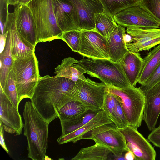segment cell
I'll return each mask as SVG.
<instances>
[{"label":"cell","mask_w":160,"mask_h":160,"mask_svg":"<svg viewBox=\"0 0 160 160\" xmlns=\"http://www.w3.org/2000/svg\"><path fill=\"white\" fill-rule=\"evenodd\" d=\"M77 62L70 57L64 58L61 64L55 68V76L64 77L75 82L79 80H85L86 78L84 75L85 71Z\"/></svg>","instance_id":"22"},{"label":"cell","mask_w":160,"mask_h":160,"mask_svg":"<svg viewBox=\"0 0 160 160\" xmlns=\"http://www.w3.org/2000/svg\"><path fill=\"white\" fill-rule=\"evenodd\" d=\"M113 122L102 108L91 121L74 131L68 134L61 135L57 140L59 144L70 142L75 143L82 139L84 135L89 131L100 125Z\"/></svg>","instance_id":"18"},{"label":"cell","mask_w":160,"mask_h":160,"mask_svg":"<svg viewBox=\"0 0 160 160\" xmlns=\"http://www.w3.org/2000/svg\"><path fill=\"white\" fill-rule=\"evenodd\" d=\"M52 3L57 24L62 32L79 30L78 14L71 3L68 0H52Z\"/></svg>","instance_id":"14"},{"label":"cell","mask_w":160,"mask_h":160,"mask_svg":"<svg viewBox=\"0 0 160 160\" xmlns=\"http://www.w3.org/2000/svg\"><path fill=\"white\" fill-rule=\"evenodd\" d=\"M94 23L95 30L105 38L118 26L113 16L105 12L95 13Z\"/></svg>","instance_id":"27"},{"label":"cell","mask_w":160,"mask_h":160,"mask_svg":"<svg viewBox=\"0 0 160 160\" xmlns=\"http://www.w3.org/2000/svg\"><path fill=\"white\" fill-rule=\"evenodd\" d=\"M6 2L8 5L15 6L19 3L20 0H5Z\"/></svg>","instance_id":"37"},{"label":"cell","mask_w":160,"mask_h":160,"mask_svg":"<svg viewBox=\"0 0 160 160\" xmlns=\"http://www.w3.org/2000/svg\"><path fill=\"white\" fill-rule=\"evenodd\" d=\"M127 33L131 37L126 43L129 51L137 52L148 50L160 44V28L130 27L127 28Z\"/></svg>","instance_id":"10"},{"label":"cell","mask_w":160,"mask_h":160,"mask_svg":"<svg viewBox=\"0 0 160 160\" xmlns=\"http://www.w3.org/2000/svg\"><path fill=\"white\" fill-rule=\"evenodd\" d=\"M143 59L139 52L128 51L120 62L130 84L135 86L142 68Z\"/></svg>","instance_id":"21"},{"label":"cell","mask_w":160,"mask_h":160,"mask_svg":"<svg viewBox=\"0 0 160 160\" xmlns=\"http://www.w3.org/2000/svg\"><path fill=\"white\" fill-rule=\"evenodd\" d=\"M23 115L28 158L33 160H43L48 148L49 123L41 117L31 101L26 102Z\"/></svg>","instance_id":"2"},{"label":"cell","mask_w":160,"mask_h":160,"mask_svg":"<svg viewBox=\"0 0 160 160\" xmlns=\"http://www.w3.org/2000/svg\"><path fill=\"white\" fill-rule=\"evenodd\" d=\"M2 89L11 102L18 108L20 102L18 98L15 76L12 70L9 73L4 87Z\"/></svg>","instance_id":"30"},{"label":"cell","mask_w":160,"mask_h":160,"mask_svg":"<svg viewBox=\"0 0 160 160\" xmlns=\"http://www.w3.org/2000/svg\"><path fill=\"white\" fill-rule=\"evenodd\" d=\"M44 160H51V159L49 158L48 156L45 155Z\"/></svg>","instance_id":"39"},{"label":"cell","mask_w":160,"mask_h":160,"mask_svg":"<svg viewBox=\"0 0 160 160\" xmlns=\"http://www.w3.org/2000/svg\"><path fill=\"white\" fill-rule=\"evenodd\" d=\"M14 6L16 27L21 37L27 42L36 46V29L31 10L27 6L18 3Z\"/></svg>","instance_id":"15"},{"label":"cell","mask_w":160,"mask_h":160,"mask_svg":"<svg viewBox=\"0 0 160 160\" xmlns=\"http://www.w3.org/2000/svg\"><path fill=\"white\" fill-rule=\"evenodd\" d=\"M106 91L118 97L129 125L137 129L143 120L145 98L142 92L132 85L124 88L107 85Z\"/></svg>","instance_id":"6"},{"label":"cell","mask_w":160,"mask_h":160,"mask_svg":"<svg viewBox=\"0 0 160 160\" xmlns=\"http://www.w3.org/2000/svg\"><path fill=\"white\" fill-rule=\"evenodd\" d=\"M82 31L72 30L62 32L61 40L65 42L72 50L78 52L80 47Z\"/></svg>","instance_id":"31"},{"label":"cell","mask_w":160,"mask_h":160,"mask_svg":"<svg viewBox=\"0 0 160 160\" xmlns=\"http://www.w3.org/2000/svg\"><path fill=\"white\" fill-rule=\"evenodd\" d=\"M0 144L1 147L5 150V151L7 153L9 152L8 150V149L5 143L4 142V134H3V128L2 123L1 120H0Z\"/></svg>","instance_id":"35"},{"label":"cell","mask_w":160,"mask_h":160,"mask_svg":"<svg viewBox=\"0 0 160 160\" xmlns=\"http://www.w3.org/2000/svg\"><path fill=\"white\" fill-rule=\"evenodd\" d=\"M77 63L91 77L98 78L106 85L124 88L132 85L128 80L120 63L109 59L82 58Z\"/></svg>","instance_id":"4"},{"label":"cell","mask_w":160,"mask_h":160,"mask_svg":"<svg viewBox=\"0 0 160 160\" xmlns=\"http://www.w3.org/2000/svg\"><path fill=\"white\" fill-rule=\"evenodd\" d=\"M6 32L7 35L6 44L4 49L0 54V83L2 89L4 88L8 75L12 70L14 60L11 52L10 33L8 30H6L3 34Z\"/></svg>","instance_id":"23"},{"label":"cell","mask_w":160,"mask_h":160,"mask_svg":"<svg viewBox=\"0 0 160 160\" xmlns=\"http://www.w3.org/2000/svg\"><path fill=\"white\" fill-rule=\"evenodd\" d=\"M160 63V44L155 47L143 58L142 66L138 82L141 85L144 83Z\"/></svg>","instance_id":"25"},{"label":"cell","mask_w":160,"mask_h":160,"mask_svg":"<svg viewBox=\"0 0 160 160\" xmlns=\"http://www.w3.org/2000/svg\"><path fill=\"white\" fill-rule=\"evenodd\" d=\"M82 139H91L108 147L113 154L119 157L129 151L124 135L113 122L103 124L89 131Z\"/></svg>","instance_id":"7"},{"label":"cell","mask_w":160,"mask_h":160,"mask_svg":"<svg viewBox=\"0 0 160 160\" xmlns=\"http://www.w3.org/2000/svg\"><path fill=\"white\" fill-rule=\"evenodd\" d=\"M125 160H136V157L131 151L129 150L127 151L124 155Z\"/></svg>","instance_id":"36"},{"label":"cell","mask_w":160,"mask_h":160,"mask_svg":"<svg viewBox=\"0 0 160 160\" xmlns=\"http://www.w3.org/2000/svg\"><path fill=\"white\" fill-rule=\"evenodd\" d=\"M88 110L81 102L74 100L60 109L58 112V117L60 120L72 119L83 114Z\"/></svg>","instance_id":"28"},{"label":"cell","mask_w":160,"mask_h":160,"mask_svg":"<svg viewBox=\"0 0 160 160\" xmlns=\"http://www.w3.org/2000/svg\"><path fill=\"white\" fill-rule=\"evenodd\" d=\"M27 5L34 22L37 44L60 39L62 32L57 23L52 0H32Z\"/></svg>","instance_id":"3"},{"label":"cell","mask_w":160,"mask_h":160,"mask_svg":"<svg viewBox=\"0 0 160 160\" xmlns=\"http://www.w3.org/2000/svg\"><path fill=\"white\" fill-rule=\"evenodd\" d=\"M32 0H20L19 3L24 4L27 5Z\"/></svg>","instance_id":"38"},{"label":"cell","mask_w":160,"mask_h":160,"mask_svg":"<svg viewBox=\"0 0 160 160\" xmlns=\"http://www.w3.org/2000/svg\"><path fill=\"white\" fill-rule=\"evenodd\" d=\"M148 139L154 146L160 148V122L158 126L155 128L148 135Z\"/></svg>","instance_id":"34"},{"label":"cell","mask_w":160,"mask_h":160,"mask_svg":"<svg viewBox=\"0 0 160 160\" xmlns=\"http://www.w3.org/2000/svg\"><path fill=\"white\" fill-rule=\"evenodd\" d=\"M102 109L118 128L129 125L118 97L107 91Z\"/></svg>","instance_id":"19"},{"label":"cell","mask_w":160,"mask_h":160,"mask_svg":"<svg viewBox=\"0 0 160 160\" xmlns=\"http://www.w3.org/2000/svg\"><path fill=\"white\" fill-rule=\"evenodd\" d=\"M77 90L76 82L68 78L40 76L31 100L41 117L50 123L58 118V112L63 106L75 100Z\"/></svg>","instance_id":"1"},{"label":"cell","mask_w":160,"mask_h":160,"mask_svg":"<svg viewBox=\"0 0 160 160\" xmlns=\"http://www.w3.org/2000/svg\"><path fill=\"white\" fill-rule=\"evenodd\" d=\"M102 5L104 12L113 16L128 8L139 5L142 0H99Z\"/></svg>","instance_id":"29"},{"label":"cell","mask_w":160,"mask_h":160,"mask_svg":"<svg viewBox=\"0 0 160 160\" xmlns=\"http://www.w3.org/2000/svg\"><path fill=\"white\" fill-rule=\"evenodd\" d=\"M113 17L118 25L125 28L130 27L160 28L158 22L140 5L123 10Z\"/></svg>","instance_id":"11"},{"label":"cell","mask_w":160,"mask_h":160,"mask_svg":"<svg viewBox=\"0 0 160 160\" xmlns=\"http://www.w3.org/2000/svg\"><path fill=\"white\" fill-rule=\"evenodd\" d=\"M139 5L160 25V0H142Z\"/></svg>","instance_id":"32"},{"label":"cell","mask_w":160,"mask_h":160,"mask_svg":"<svg viewBox=\"0 0 160 160\" xmlns=\"http://www.w3.org/2000/svg\"><path fill=\"white\" fill-rule=\"evenodd\" d=\"M143 120L150 131L155 128L160 114V81L144 91Z\"/></svg>","instance_id":"17"},{"label":"cell","mask_w":160,"mask_h":160,"mask_svg":"<svg viewBox=\"0 0 160 160\" xmlns=\"http://www.w3.org/2000/svg\"><path fill=\"white\" fill-rule=\"evenodd\" d=\"M84 57L94 59H110L107 40L95 30L82 31L78 52Z\"/></svg>","instance_id":"9"},{"label":"cell","mask_w":160,"mask_h":160,"mask_svg":"<svg viewBox=\"0 0 160 160\" xmlns=\"http://www.w3.org/2000/svg\"><path fill=\"white\" fill-rule=\"evenodd\" d=\"M160 81V63L147 80L138 88L142 91H144L150 88Z\"/></svg>","instance_id":"33"},{"label":"cell","mask_w":160,"mask_h":160,"mask_svg":"<svg viewBox=\"0 0 160 160\" xmlns=\"http://www.w3.org/2000/svg\"><path fill=\"white\" fill-rule=\"evenodd\" d=\"M101 110H88L84 114L75 118L60 120L62 128L61 135L69 134L82 127L93 119Z\"/></svg>","instance_id":"26"},{"label":"cell","mask_w":160,"mask_h":160,"mask_svg":"<svg viewBox=\"0 0 160 160\" xmlns=\"http://www.w3.org/2000/svg\"><path fill=\"white\" fill-rule=\"evenodd\" d=\"M12 70L19 101L26 98L31 99L40 77L35 53L23 59L14 60Z\"/></svg>","instance_id":"5"},{"label":"cell","mask_w":160,"mask_h":160,"mask_svg":"<svg viewBox=\"0 0 160 160\" xmlns=\"http://www.w3.org/2000/svg\"><path fill=\"white\" fill-rule=\"evenodd\" d=\"M112 152L105 146L98 143L81 149L71 160H106Z\"/></svg>","instance_id":"24"},{"label":"cell","mask_w":160,"mask_h":160,"mask_svg":"<svg viewBox=\"0 0 160 160\" xmlns=\"http://www.w3.org/2000/svg\"><path fill=\"white\" fill-rule=\"evenodd\" d=\"M118 128L125 136L128 148L134 154L136 160L155 159L156 152L153 147L137 129L130 125Z\"/></svg>","instance_id":"12"},{"label":"cell","mask_w":160,"mask_h":160,"mask_svg":"<svg viewBox=\"0 0 160 160\" xmlns=\"http://www.w3.org/2000/svg\"><path fill=\"white\" fill-rule=\"evenodd\" d=\"M77 90L75 100L81 102L89 110L102 109L107 85L103 82L97 83L88 78L76 81Z\"/></svg>","instance_id":"8"},{"label":"cell","mask_w":160,"mask_h":160,"mask_svg":"<svg viewBox=\"0 0 160 160\" xmlns=\"http://www.w3.org/2000/svg\"><path fill=\"white\" fill-rule=\"evenodd\" d=\"M0 120L4 130L11 134H21L24 124L18 108L11 102L0 88Z\"/></svg>","instance_id":"13"},{"label":"cell","mask_w":160,"mask_h":160,"mask_svg":"<svg viewBox=\"0 0 160 160\" xmlns=\"http://www.w3.org/2000/svg\"><path fill=\"white\" fill-rule=\"evenodd\" d=\"M77 9L79 18V30H95L94 14L104 12L99 0H68Z\"/></svg>","instance_id":"16"},{"label":"cell","mask_w":160,"mask_h":160,"mask_svg":"<svg viewBox=\"0 0 160 160\" xmlns=\"http://www.w3.org/2000/svg\"><path fill=\"white\" fill-rule=\"evenodd\" d=\"M125 28L118 25V27L108 36L107 40L110 60L119 62L129 51L124 40Z\"/></svg>","instance_id":"20"}]
</instances>
